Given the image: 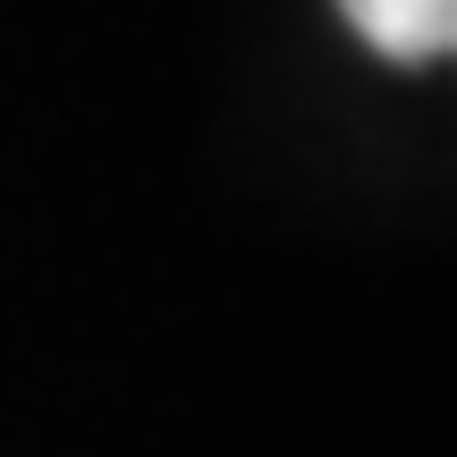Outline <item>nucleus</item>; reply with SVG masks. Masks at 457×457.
Instances as JSON below:
<instances>
[{
	"label": "nucleus",
	"instance_id": "nucleus-1",
	"mask_svg": "<svg viewBox=\"0 0 457 457\" xmlns=\"http://www.w3.org/2000/svg\"><path fill=\"white\" fill-rule=\"evenodd\" d=\"M339 17L356 26V43L381 51L390 68L457 60V0H339Z\"/></svg>",
	"mask_w": 457,
	"mask_h": 457
}]
</instances>
